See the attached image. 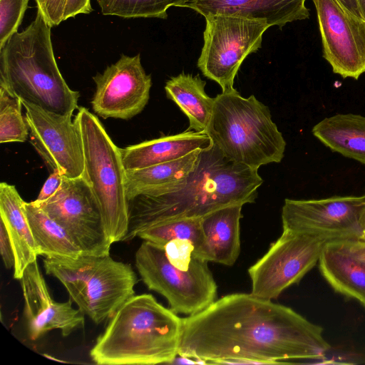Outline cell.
Here are the masks:
<instances>
[{"mask_svg":"<svg viewBox=\"0 0 365 365\" xmlns=\"http://www.w3.org/2000/svg\"><path fill=\"white\" fill-rule=\"evenodd\" d=\"M93 79L96 91L92 108L104 119H130L141 113L149 101L151 76L145 73L140 54H122Z\"/></svg>","mask_w":365,"mask_h":365,"instance_id":"obj_15","label":"cell"},{"mask_svg":"<svg viewBox=\"0 0 365 365\" xmlns=\"http://www.w3.org/2000/svg\"><path fill=\"white\" fill-rule=\"evenodd\" d=\"M182 318L150 294L134 295L110 317L90 356L98 365L172 364Z\"/></svg>","mask_w":365,"mask_h":365,"instance_id":"obj_3","label":"cell"},{"mask_svg":"<svg viewBox=\"0 0 365 365\" xmlns=\"http://www.w3.org/2000/svg\"><path fill=\"white\" fill-rule=\"evenodd\" d=\"M204 44L197 66L222 92L233 89L234 80L245 58L261 47L266 21L241 16L205 17Z\"/></svg>","mask_w":365,"mask_h":365,"instance_id":"obj_9","label":"cell"},{"mask_svg":"<svg viewBox=\"0 0 365 365\" xmlns=\"http://www.w3.org/2000/svg\"><path fill=\"white\" fill-rule=\"evenodd\" d=\"M30 0H0V49L17 32Z\"/></svg>","mask_w":365,"mask_h":365,"instance_id":"obj_29","label":"cell"},{"mask_svg":"<svg viewBox=\"0 0 365 365\" xmlns=\"http://www.w3.org/2000/svg\"><path fill=\"white\" fill-rule=\"evenodd\" d=\"M348 250L365 264V242L361 240L344 241Z\"/></svg>","mask_w":365,"mask_h":365,"instance_id":"obj_34","label":"cell"},{"mask_svg":"<svg viewBox=\"0 0 365 365\" xmlns=\"http://www.w3.org/2000/svg\"><path fill=\"white\" fill-rule=\"evenodd\" d=\"M93 11L91 0H68L64 11L63 20L73 18L78 14H88Z\"/></svg>","mask_w":365,"mask_h":365,"instance_id":"obj_33","label":"cell"},{"mask_svg":"<svg viewBox=\"0 0 365 365\" xmlns=\"http://www.w3.org/2000/svg\"><path fill=\"white\" fill-rule=\"evenodd\" d=\"M24 208L39 255L77 258L82 252L66 231L40 207L24 202Z\"/></svg>","mask_w":365,"mask_h":365,"instance_id":"obj_25","label":"cell"},{"mask_svg":"<svg viewBox=\"0 0 365 365\" xmlns=\"http://www.w3.org/2000/svg\"><path fill=\"white\" fill-rule=\"evenodd\" d=\"M365 195L319 200L285 199L282 230L322 237L330 241L360 240Z\"/></svg>","mask_w":365,"mask_h":365,"instance_id":"obj_11","label":"cell"},{"mask_svg":"<svg viewBox=\"0 0 365 365\" xmlns=\"http://www.w3.org/2000/svg\"><path fill=\"white\" fill-rule=\"evenodd\" d=\"M21 99L0 87V143L24 142L29 130L22 115Z\"/></svg>","mask_w":365,"mask_h":365,"instance_id":"obj_28","label":"cell"},{"mask_svg":"<svg viewBox=\"0 0 365 365\" xmlns=\"http://www.w3.org/2000/svg\"><path fill=\"white\" fill-rule=\"evenodd\" d=\"M306 0H187L182 7L190 8L205 18L225 15L264 21L269 26L282 28L287 23L309 17Z\"/></svg>","mask_w":365,"mask_h":365,"instance_id":"obj_17","label":"cell"},{"mask_svg":"<svg viewBox=\"0 0 365 365\" xmlns=\"http://www.w3.org/2000/svg\"><path fill=\"white\" fill-rule=\"evenodd\" d=\"M312 134L332 151L365 165V117L353 113L324 118Z\"/></svg>","mask_w":365,"mask_h":365,"instance_id":"obj_22","label":"cell"},{"mask_svg":"<svg viewBox=\"0 0 365 365\" xmlns=\"http://www.w3.org/2000/svg\"><path fill=\"white\" fill-rule=\"evenodd\" d=\"M361 227V234L360 240L365 242V210H364V215L362 216Z\"/></svg>","mask_w":365,"mask_h":365,"instance_id":"obj_36","label":"cell"},{"mask_svg":"<svg viewBox=\"0 0 365 365\" xmlns=\"http://www.w3.org/2000/svg\"><path fill=\"white\" fill-rule=\"evenodd\" d=\"M0 252L5 267L14 268L15 256L13 245L4 223L0 221Z\"/></svg>","mask_w":365,"mask_h":365,"instance_id":"obj_32","label":"cell"},{"mask_svg":"<svg viewBox=\"0 0 365 365\" xmlns=\"http://www.w3.org/2000/svg\"><path fill=\"white\" fill-rule=\"evenodd\" d=\"M212 143L206 133L187 130L120 148L126 170L141 169L182 158Z\"/></svg>","mask_w":365,"mask_h":365,"instance_id":"obj_18","label":"cell"},{"mask_svg":"<svg viewBox=\"0 0 365 365\" xmlns=\"http://www.w3.org/2000/svg\"><path fill=\"white\" fill-rule=\"evenodd\" d=\"M208 261H170L158 245L144 240L135 253V267L147 287L163 296L176 314H195L216 300L217 284Z\"/></svg>","mask_w":365,"mask_h":365,"instance_id":"obj_8","label":"cell"},{"mask_svg":"<svg viewBox=\"0 0 365 365\" xmlns=\"http://www.w3.org/2000/svg\"><path fill=\"white\" fill-rule=\"evenodd\" d=\"M362 305H363V306L364 307V308H365V303H364V304H363Z\"/></svg>","mask_w":365,"mask_h":365,"instance_id":"obj_38","label":"cell"},{"mask_svg":"<svg viewBox=\"0 0 365 365\" xmlns=\"http://www.w3.org/2000/svg\"><path fill=\"white\" fill-rule=\"evenodd\" d=\"M63 176L58 171L51 172L45 181L37 198L32 201L34 204L39 205L51 198L60 188Z\"/></svg>","mask_w":365,"mask_h":365,"instance_id":"obj_31","label":"cell"},{"mask_svg":"<svg viewBox=\"0 0 365 365\" xmlns=\"http://www.w3.org/2000/svg\"><path fill=\"white\" fill-rule=\"evenodd\" d=\"M101 13L123 19H167L171 6L182 7L187 0H96Z\"/></svg>","mask_w":365,"mask_h":365,"instance_id":"obj_27","label":"cell"},{"mask_svg":"<svg viewBox=\"0 0 365 365\" xmlns=\"http://www.w3.org/2000/svg\"><path fill=\"white\" fill-rule=\"evenodd\" d=\"M327 238L282 230L267 252L248 269L251 294L277 299L318 263Z\"/></svg>","mask_w":365,"mask_h":365,"instance_id":"obj_10","label":"cell"},{"mask_svg":"<svg viewBox=\"0 0 365 365\" xmlns=\"http://www.w3.org/2000/svg\"><path fill=\"white\" fill-rule=\"evenodd\" d=\"M136 237L160 247L174 239L189 240L195 247L199 257L208 262L214 261L212 250L202 226L201 218L154 224L139 231Z\"/></svg>","mask_w":365,"mask_h":365,"instance_id":"obj_26","label":"cell"},{"mask_svg":"<svg viewBox=\"0 0 365 365\" xmlns=\"http://www.w3.org/2000/svg\"><path fill=\"white\" fill-rule=\"evenodd\" d=\"M347 11L357 17L363 19L356 0H337Z\"/></svg>","mask_w":365,"mask_h":365,"instance_id":"obj_35","label":"cell"},{"mask_svg":"<svg viewBox=\"0 0 365 365\" xmlns=\"http://www.w3.org/2000/svg\"><path fill=\"white\" fill-rule=\"evenodd\" d=\"M19 281L28 334L31 340L53 329H60L66 336L83 327L85 314L79 309L73 308L71 298L66 302L53 299L36 260L26 268Z\"/></svg>","mask_w":365,"mask_h":365,"instance_id":"obj_16","label":"cell"},{"mask_svg":"<svg viewBox=\"0 0 365 365\" xmlns=\"http://www.w3.org/2000/svg\"><path fill=\"white\" fill-rule=\"evenodd\" d=\"M206 82L200 76L184 72L165 83L167 98L173 101L189 120L187 130L205 133L210 123L215 98L205 91Z\"/></svg>","mask_w":365,"mask_h":365,"instance_id":"obj_23","label":"cell"},{"mask_svg":"<svg viewBox=\"0 0 365 365\" xmlns=\"http://www.w3.org/2000/svg\"><path fill=\"white\" fill-rule=\"evenodd\" d=\"M262 183L258 169L228 160L212 144L200 151L195 169L180 185L130 201L129 230L123 240L154 224L202 218L228 205L253 203Z\"/></svg>","mask_w":365,"mask_h":365,"instance_id":"obj_2","label":"cell"},{"mask_svg":"<svg viewBox=\"0 0 365 365\" xmlns=\"http://www.w3.org/2000/svg\"><path fill=\"white\" fill-rule=\"evenodd\" d=\"M323 331L290 307L234 293L182 318L178 356L222 364L319 359L331 348Z\"/></svg>","mask_w":365,"mask_h":365,"instance_id":"obj_1","label":"cell"},{"mask_svg":"<svg viewBox=\"0 0 365 365\" xmlns=\"http://www.w3.org/2000/svg\"><path fill=\"white\" fill-rule=\"evenodd\" d=\"M51 29L37 12L0 49V87L45 110L72 115L78 91L69 88L55 59Z\"/></svg>","mask_w":365,"mask_h":365,"instance_id":"obj_4","label":"cell"},{"mask_svg":"<svg viewBox=\"0 0 365 365\" xmlns=\"http://www.w3.org/2000/svg\"><path fill=\"white\" fill-rule=\"evenodd\" d=\"M74 120L82 140L83 176L98 207L106 235L111 244L123 240L129 230L130 203L121 150L87 108H78Z\"/></svg>","mask_w":365,"mask_h":365,"instance_id":"obj_6","label":"cell"},{"mask_svg":"<svg viewBox=\"0 0 365 365\" xmlns=\"http://www.w3.org/2000/svg\"><path fill=\"white\" fill-rule=\"evenodd\" d=\"M24 202L14 185L1 182V221L6 227L13 245L15 256L14 277L19 280L26 268L39 255L26 215Z\"/></svg>","mask_w":365,"mask_h":365,"instance_id":"obj_19","label":"cell"},{"mask_svg":"<svg viewBox=\"0 0 365 365\" xmlns=\"http://www.w3.org/2000/svg\"><path fill=\"white\" fill-rule=\"evenodd\" d=\"M38 12L46 23L53 27L63 20L64 11L68 0H34Z\"/></svg>","mask_w":365,"mask_h":365,"instance_id":"obj_30","label":"cell"},{"mask_svg":"<svg viewBox=\"0 0 365 365\" xmlns=\"http://www.w3.org/2000/svg\"><path fill=\"white\" fill-rule=\"evenodd\" d=\"M196 150L178 159L125 172L128 200L139 195H158L180 185L195 169L199 154Z\"/></svg>","mask_w":365,"mask_h":365,"instance_id":"obj_21","label":"cell"},{"mask_svg":"<svg viewBox=\"0 0 365 365\" xmlns=\"http://www.w3.org/2000/svg\"><path fill=\"white\" fill-rule=\"evenodd\" d=\"M323 46V57L334 73L357 80L365 73V20L337 0H312Z\"/></svg>","mask_w":365,"mask_h":365,"instance_id":"obj_14","label":"cell"},{"mask_svg":"<svg viewBox=\"0 0 365 365\" xmlns=\"http://www.w3.org/2000/svg\"><path fill=\"white\" fill-rule=\"evenodd\" d=\"M361 16L365 20V0H356Z\"/></svg>","mask_w":365,"mask_h":365,"instance_id":"obj_37","label":"cell"},{"mask_svg":"<svg viewBox=\"0 0 365 365\" xmlns=\"http://www.w3.org/2000/svg\"><path fill=\"white\" fill-rule=\"evenodd\" d=\"M243 205L216 210L201 218L202 226L212 250L214 262L231 266L240 252V220Z\"/></svg>","mask_w":365,"mask_h":365,"instance_id":"obj_24","label":"cell"},{"mask_svg":"<svg viewBox=\"0 0 365 365\" xmlns=\"http://www.w3.org/2000/svg\"><path fill=\"white\" fill-rule=\"evenodd\" d=\"M214 98L205 133L225 158L255 169L282 161L286 141L268 106L254 95L242 96L235 88Z\"/></svg>","mask_w":365,"mask_h":365,"instance_id":"obj_5","label":"cell"},{"mask_svg":"<svg viewBox=\"0 0 365 365\" xmlns=\"http://www.w3.org/2000/svg\"><path fill=\"white\" fill-rule=\"evenodd\" d=\"M318 264L322 275L336 292L365 303V264L348 250L344 241L328 242Z\"/></svg>","mask_w":365,"mask_h":365,"instance_id":"obj_20","label":"cell"},{"mask_svg":"<svg viewBox=\"0 0 365 365\" xmlns=\"http://www.w3.org/2000/svg\"><path fill=\"white\" fill-rule=\"evenodd\" d=\"M46 272L58 279L78 308L96 324L110 318L135 295L137 283L130 264L110 255L43 259Z\"/></svg>","mask_w":365,"mask_h":365,"instance_id":"obj_7","label":"cell"},{"mask_svg":"<svg viewBox=\"0 0 365 365\" xmlns=\"http://www.w3.org/2000/svg\"><path fill=\"white\" fill-rule=\"evenodd\" d=\"M22 101V100H21ZM30 143L51 172L67 178L84 174L81 137L72 115H60L22 101Z\"/></svg>","mask_w":365,"mask_h":365,"instance_id":"obj_13","label":"cell"},{"mask_svg":"<svg viewBox=\"0 0 365 365\" xmlns=\"http://www.w3.org/2000/svg\"><path fill=\"white\" fill-rule=\"evenodd\" d=\"M37 206L66 231L82 255H109L112 244L104 231L91 186L83 175L76 178L63 177L58 191Z\"/></svg>","mask_w":365,"mask_h":365,"instance_id":"obj_12","label":"cell"}]
</instances>
